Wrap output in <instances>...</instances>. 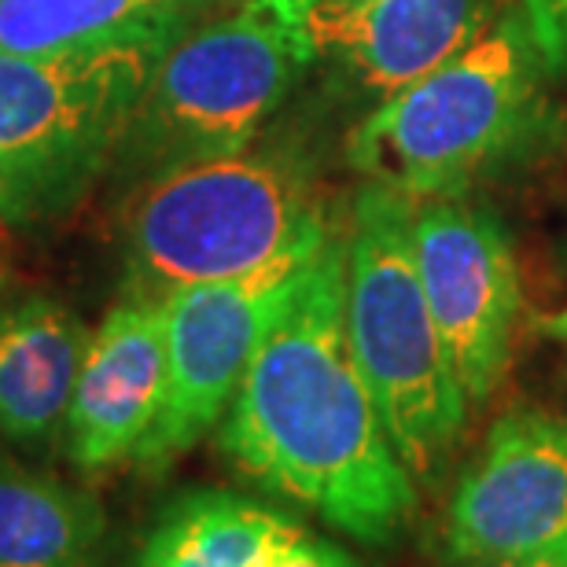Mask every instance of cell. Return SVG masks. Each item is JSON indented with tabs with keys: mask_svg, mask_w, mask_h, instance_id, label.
Here are the masks:
<instances>
[{
	"mask_svg": "<svg viewBox=\"0 0 567 567\" xmlns=\"http://www.w3.org/2000/svg\"><path fill=\"white\" fill-rule=\"evenodd\" d=\"M317 251L288 255L247 277L188 284L163 295L166 394L133 457L141 472H166L225 421L258 343Z\"/></svg>",
	"mask_w": 567,
	"mask_h": 567,
	"instance_id": "7",
	"label": "cell"
},
{
	"mask_svg": "<svg viewBox=\"0 0 567 567\" xmlns=\"http://www.w3.org/2000/svg\"><path fill=\"white\" fill-rule=\"evenodd\" d=\"M491 0H310L317 49L339 52L372 93H399L480 38Z\"/></svg>",
	"mask_w": 567,
	"mask_h": 567,
	"instance_id": "11",
	"label": "cell"
},
{
	"mask_svg": "<svg viewBox=\"0 0 567 567\" xmlns=\"http://www.w3.org/2000/svg\"><path fill=\"white\" fill-rule=\"evenodd\" d=\"M166 394L163 299L137 295L111 306L89 339L66 416L63 453L96 475L137 457Z\"/></svg>",
	"mask_w": 567,
	"mask_h": 567,
	"instance_id": "10",
	"label": "cell"
},
{
	"mask_svg": "<svg viewBox=\"0 0 567 567\" xmlns=\"http://www.w3.org/2000/svg\"><path fill=\"white\" fill-rule=\"evenodd\" d=\"M0 306H4V299H0Z\"/></svg>",
	"mask_w": 567,
	"mask_h": 567,
	"instance_id": "19",
	"label": "cell"
},
{
	"mask_svg": "<svg viewBox=\"0 0 567 567\" xmlns=\"http://www.w3.org/2000/svg\"><path fill=\"white\" fill-rule=\"evenodd\" d=\"M306 11L310 0H247L177 38L147 78L111 177L141 185L240 155L317 52Z\"/></svg>",
	"mask_w": 567,
	"mask_h": 567,
	"instance_id": "2",
	"label": "cell"
},
{
	"mask_svg": "<svg viewBox=\"0 0 567 567\" xmlns=\"http://www.w3.org/2000/svg\"><path fill=\"white\" fill-rule=\"evenodd\" d=\"M542 55L519 11L464 44L361 122L350 158L369 181L410 199L461 196L524 144L538 118Z\"/></svg>",
	"mask_w": 567,
	"mask_h": 567,
	"instance_id": "4",
	"label": "cell"
},
{
	"mask_svg": "<svg viewBox=\"0 0 567 567\" xmlns=\"http://www.w3.org/2000/svg\"><path fill=\"white\" fill-rule=\"evenodd\" d=\"M93 332L52 295L0 306V439L22 450H63L78 372Z\"/></svg>",
	"mask_w": 567,
	"mask_h": 567,
	"instance_id": "13",
	"label": "cell"
},
{
	"mask_svg": "<svg viewBox=\"0 0 567 567\" xmlns=\"http://www.w3.org/2000/svg\"><path fill=\"white\" fill-rule=\"evenodd\" d=\"M321 207L295 166L274 155H221L141 181L126 210L137 295L233 280L328 240Z\"/></svg>",
	"mask_w": 567,
	"mask_h": 567,
	"instance_id": "5",
	"label": "cell"
},
{
	"mask_svg": "<svg viewBox=\"0 0 567 567\" xmlns=\"http://www.w3.org/2000/svg\"><path fill=\"white\" fill-rule=\"evenodd\" d=\"M130 567H358L336 542L233 491H188L147 530Z\"/></svg>",
	"mask_w": 567,
	"mask_h": 567,
	"instance_id": "12",
	"label": "cell"
},
{
	"mask_svg": "<svg viewBox=\"0 0 567 567\" xmlns=\"http://www.w3.org/2000/svg\"><path fill=\"white\" fill-rule=\"evenodd\" d=\"M450 553L567 567V416L505 413L461 475Z\"/></svg>",
	"mask_w": 567,
	"mask_h": 567,
	"instance_id": "9",
	"label": "cell"
},
{
	"mask_svg": "<svg viewBox=\"0 0 567 567\" xmlns=\"http://www.w3.org/2000/svg\"><path fill=\"white\" fill-rule=\"evenodd\" d=\"M104 553L100 497L30 468L0 439V567H100Z\"/></svg>",
	"mask_w": 567,
	"mask_h": 567,
	"instance_id": "15",
	"label": "cell"
},
{
	"mask_svg": "<svg viewBox=\"0 0 567 567\" xmlns=\"http://www.w3.org/2000/svg\"><path fill=\"white\" fill-rule=\"evenodd\" d=\"M413 199L369 181L347 236V339L410 475L431 480L457 446L468 399L427 306L413 251Z\"/></svg>",
	"mask_w": 567,
	"mask_h": 567,
	"instance_id": "3",
	"label": "cell"
},
{
	"mask_svg": "<svg viewBox=\"0 0 567 567\" xmlns=\"http://www.w3.org/2000/svg\"><path fill=\"white\" fill-rule=\"evenodd\" d=\"M221 0H0V52L63 55L93 49L166 52Z\"/></svg>",
	"mask_w": 567,
	"mask_h": 567,
	"instance_id": "14",
	"label": "cell"
},
{
	"mask_svg": "<svg viewBox=\"0 0 567 567\" xmlns=\"http://www.w3.org/2000/svg\"><path fill=\"white\" fill-rule=\"evenodd\" d=\"M546 332L557 336V339H567V310H560L557 317H549L546 321Z\"/></svg>",
	"mask_w": 567,
	"mask_h": 567,
	"instance_id": "18",
	"label": "cell"
},
{
	"mask_svg": "<svg viewBox=\"0 0 567 567\" xmlns=\"http://www.w3.org/2000/svg\"><path fill=\"white\" fill-rule=\"evenodd\" d=\"M221 450L255 483L369 546L410 524L413 475L350 354L343 236L310 258L258 343L221 421Z\"/></svg>",
	"mask_w": 567,
	"mask_h": 567,
	"instance_id": "1",
	"label": "cell"
},
{
	"mask_svg": "<svg viewBox=\"0 0 567 567\" xmlns=\"http://www.w3.org/2000/svg\"><path fill=\"white\" fill-rule=\"evenodd\" d=\"M158 49L0 52V221L60 225L111 174Z\"/></svg>",
	"mask_w": 567,
	"mask_h": 567,
	"instance_id": "6",
	"label": "cell"
},
{
	"mask_svg": "<svg viewBox=\"0 0 567 567\" xmlns=\"http://www.w3.org/2000/svg\"><path fill=\"white\" fill-rule=\"evenodd\" d=\"M413 251L464 399L480 405L508 365L524 302L508 236L491 210L446 196L416 210Z\"/></svg>",
	"mask_w": 567,
	"mask_h": 567,
	"instance_id": "8",
	"label": "cell"
},
{
	"mask_svg": "<svg viewBox=\"0 0 567 567\" xmlns=\"http://www.w3.org/2000/svg\"><path fill=\"white\" fill-rule=\"evenodd\" d=\"M442 567H549V564H524V560H494V557H464V553H450Z\"/></svg>",
	"mask_w": 567,
	"mask_h": 567,
	"instance_id": "17",
	"label": "cell"
},
{
	"mask_svg": "<svg viewBox=\"0 0 567 567\" xmlns=\"http://www.w3.org/2000/svg\"><path fill=\"white\" fill-rule=\"evenodd\" d=\"M519 16L546 71H567V0H519Z\"/></svg>",
	"mask_w": 567,
	"mask_h": 567,
	"instance_id": "16",
	"label": "cell"
}]
</instances>
